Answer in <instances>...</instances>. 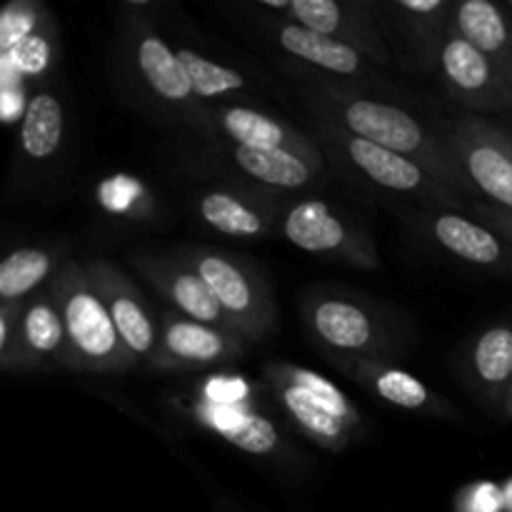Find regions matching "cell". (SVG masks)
Segmentation results:
<instances>
[{"mask_svg":"<svg viewBox=\"0 0 512 512\" xmlns=\"http://www.w3.org/2000/svg\"><path fill=\"white\" fill-rule=\"evenodd\" d=\"M303 103L315 120H323L355 138L370 140L380 148L405 155L420 168L428 170L435 180L463 195L465 200L470 198L468 188L455 168L448 143H445V130L435 133L423 120L415 118L400 105L368 98L355 88L335 83V80L320 78L305 83Z\"/></svg>","mask_w":512,"mask_h":512,"instance_id":"obj_1","label":"cell"},{"mask_svg":"<svg viewBox=\"0 0 512 512\" xmlns=\"http://www.w3.org/2000/svg\"><path fill=\"white\" fill-rule=\"evenodd\" d=\"M65 323V368L75 373H120L133 368L135 358L120 340L108 308L90 285L85 265L68 260L55 270L48 285Z\"/></svg>","mask_w":512,"mask_h":512,"instance_id":"obj_2","label":"cell"},{"mask_svg":"<svg viewBox=\"0 0 512 512\" xmlns=\"http://www.w3.org/2000/svg\"><path fill=\"white\" fill-rule=\"evenodd\" d=\"M315 135H318L315 140L320 143L323 153L335 160H343L348 168H353L360 178H365L378 190L400 195V198L420 200L425 203V210H460L470 205L463 195L435 180L428 170L420 168L405 155L380 148L370 140L355 138L323 120H315Z\"/></svg>","mask_w":512,"mask_h":512,"instance_id":"obj_3","label":"cell"},{"mask_svg":"<svg viewBox=\"0 0 512 512\" xmlns=\"http://www.w3.org/2000/svg\"><path fill=\"white\" fill-rule=\"evenodd\" d=\"M178 258L203 278L240 338L260 343L273 333L278 323L273 293L250 265L208 248H188Z\"/></svg>","mask_w":512,"mask_h":512,"instance_id":"obj_4","label":"cell"},{"mask_svg":"<svg viewBox=\"0 0 512 512\" xmlns=\"http://www.w3.org/2000/svg\"><path fill=\"white\" fill-rule=\"evenodd\" d=\"M278 233L298 250L333 263L375 270L380 255L373 238L353 220L335 213L325 200L303 198L285 205L278 220Z\"/></svg>","mask_w":512,"mask_h":512,"instance_id":"obj_5","label":"cell"},{"mask_svg":"<svg viewBox=\"0 0 512 512\" xmlns=\"http://www.w3.org/2000/svg\"><path fill=\"white\" fill-rule=\"evenodd\" d=\"M260 10L340 40L370 63L390 65V48L380 28V3L373 0H258Z\"/></svg>","mask_w":512,"mask_h":512,"instance_id":"obj_6","label":"cell"},{"mask_svg":"<svg viewBox=\"0 0 512 512\" xmlns=\"http://www.w3.org/2000/svg\"><path fill=\"white\" fill-rule=\"evenodd\" d=\"M443 130L470 198L483 195L485 203L512 213V155L498 143L493 120L463 113Z\"/></svg>","mask_w":512,"mask_h":512,"instance_id":"obj_7","label":"cell"},{"mask_svg":"<svg viewBox=\"0 0 512 512\" xmlns=\"http://www.w3.org/2000/svg\"><path fill=\"white\" fill-rule=\"evenodd\" d=\"M305 323L318 343L345 358H378L400 348L398 335L375 310L345 295H315L303 305Z\"/></svg>","mask_w":512,"mask_h":512,"instance_id":"obj_8","label":"cell"},{"mask_svg":"<svg viewBox=\"0 0 512 512\" xmlns=\"http://www.w3.org/2000/svg\"><path fill=\"white\" fill-rule=\"evenodd\" d=\"M438 70L445 90L470 115L488 118L512 110V85L453 25L445 38Z\"/></svg>","mask_w":512,"mask_h":512,"instance_id":"obj_9","label":"cell"},{"mask_svg":"<svg viewBox=\"0 0 512 512\" xmlns=\"http://www.w3.org/2000/svg\"><path fill=\"white\" fill-rule=\"evenodd\" d=\"M158 325V348L148 363L155 370L210 368L235 363L245 355V338L233 330L198 323L175 310H163Z\"/></svg>","mask_w":512,"mask_h":512,"instance_id":"obj_10","label":"cell"},{"mask_svg":"<svg viewBox=\"0 0 512 512\" xmlns=\"http://www.w3.org/2000/svg\"><path fill=\"white\" fill-rule=\"evenodd\" d=\"M85 273H88L93 290L108 308L120 340L135 358V363H150L155 348H158L160 325L153 320L133 280L120 273L108 260H90L85 263Z\"/></svg>","mask_w":512,"mask_h":512,"instance_id":"obj_11","label":"cell"},{"mask_svg":"<svg viewBox=\"0 0 512 512\" xmlns=\"http://www.w3.org/2000/svg\"><path fill=\"white\" fill-rule=\"evenodd\" d=\"M65 350H68V338H65L63 313L53 290L43 288L23 303L18 338L8 353L0 355V368L5 373L45 370L58 365L65 368Z\"/></svg>","mask_w":512,"mask_h":512,"instance_id":"obj_12","label":"cell"},{"mask_svg":"<svg viewBox=\"0 0 512 512\" xmlns=\"http://www.w3.org/2000/svg\"><path fill=\"white\" fill-rule=\"evenodd\" d=\"M188 410L200 428L243 453L258 458H275L283 453L285 440L280 428L250 400H215L198 393L190 400Z\"/></svg>","mask_w":512,"mask_h":512,"instance_id":"obj_13","label":"cell"},{"mask_svg":"<svg viewBox=\"0 0 512 512\" xmlns=\"http://www.w3.org/2000/svg\"><path fill=\"white\" fill-rule=\"evenodd\" d=\"M205 125L240 148L290 150L325 168V153L318 140L263 110L248 108V105H210L205 110Z\"/></svg>","mask_w":512,"mask_h":512,"instance_id":"obj_14","label":"cell"},{"mask_svg":"<svg viewBox=\"0 0 512 512\" xmlns=\"http://www.w3.org/2000/svg\"><path fill=\"white\" fill-rule=\"evenodd\" d=\"M418 220L438 248L463 263L512 278V245L490 225L468 218L460 210H425Z\"/></svg>","mask_w":512,"mask_h":512,"instance_id":"obj_15","label":"cell"},{"mask_svg":"<svg viewBox=\"0 0 512 512\" xmlns=\"http://www.w3.org/2000/svg\"><path fill=\"white\" fill-rule=\"evenodd\" d=\"M340 368L345 375L358 380L365 390L393 408L408 410V413L430 415L440 420H463L460 410L443 395L433 393L428 385L413 373L378 358H343Z\"/></svg>","mask_w":512,"mask_h":512,"instance_id":"obj_16","label":"cell"},{"mask_svg":"<svg viewBox=\"0 0 512 512\" xmlns=\"http://www.w3.org/2000/svg\"><path fill=\"white\" fill-rule=\"evenodd\" d=\"M133 268L173 305L175 313L198 320V323L213 325V328L233 330V323L223 313L203 278L190 265H185L178 255L175 258L140 255L133 260Z\"/></svg>","mask_w":512,"mask_h":512,"instance_id":"obj_17","label":"cell"},{"mask_svg":"<svg viewBox=\"0 0 512 512\" xmlns=\"http://www.w3.org/2000/svg\"><path fill=\"white\" fill-rule=\"evenodd\" d=\"M200 220L215 233L240 240L270 238L278 233L283 208L265 190H208L195 200Z\"/></svg>","mask_w":512,"mask_h":512,"instance_id":"obj_18","label":"cell"},{"mask_svg":"<svg viewBox=\"0 0 512 512\" xmlns=\"http://www.w3.org/2000/svg\"><path fill=\"white\" fill-rule=\"evenodd\" d=\"M265 385L270 388V393H273L280 410H283V413L288 415L290 423L298 428V433L305 435L308 440H313L320 448L340 453V450L348 448L355 440V435H358V430L350 428V425L343 423L340 418H335L333 413H328L308 390L300 388V385L285 373L283 363L265 365Z\"/></svg>","mask_w":512,"mask_h":512,"instance_id":"obj_19","label":"cell"},{"mask_svg":"<svg viewBox=\"0 0 512 512\" xmlns=\"http://www.w3.org/2000/svg\"><path fill=\"white\" fill-rule=\"evenodd\" d=\"M453 8V0H393L380 5V10L390 13L395 33L405 38V50L413 58L415 70L423 73L440 65Z\"/></svg>","mask_w":512,"mask_h":512,"instance_id":"obj_20","label":"cell"},{"mask_svg":"<svg viewBox=\"0 0 512 512\" xmlns=\"http://www.w3.org/2000/svg\"><path fill=\"white\" fill-rule=\"evenodd\" d=\"M273 20L270 28H273L275 43L295 58L298 63L310 65V68L320 70V73L338 75V78L348 80H365L373 78L375 68L378 65L370 63L363 53H358L350 45L340 43V40L328 38V35H320L315 30L303 28V25L288 23V20L280 18H268Z\"/></svg>","mask_w":512,"mask_h":512,"instance_id":"obj_21","label":"cell"},{"mask_svg":"<svg viewBox=\"0 0 512 512\" xmlns=\"http://www.w3.org/2000/svg\"><path fill=\"white\" fill-rule=\"evenodd\" d=\"M450 25L480 50L512 85V10L495 0L455 3Z\"/></svg>","mask_w":512,"mask_h":512,"instance_id":"obj_22","label":"cell"},{"mask_svg":"<svg viewBox=\"0 0 512 512\" xmlns=\"http://www.w3.org/2000/svg\"><path fill=\"white\" fill-rule=\"evenodd\" d=\"M465 375L473 393L500 413L512 388V323L493 325L470 343Z\"/></svg>","mask_w":512,"mask_h":512,"instance_id":"obj_23","label":"cell"},{"mask_svg":"<svg viewBox=\"0 0 512 512\" xmlns=\"http://www.w3.org/2000/svg\"><path fill=\"white\" fill-rule=\"evenodd\" d=\"M135 65L143 75L145 85L165 103L188 108L193 105V85L178 58V50L168 45L163 35L150 28H140L135 33Z\"/></svg>","mask_w":512,"mask_h":512,"instance_id":"obj_24","label":"cell"},{"mask_svg":"<svg viewBox=\"0 0 512 512\" xmlns=\"http://www.w3.org/2000/svg\"><path fill=\"white\" fill-rule=\"evenodd\" d=\"M230 160L250 180L273 190H305L313 188L325 175V168L310 163L303 155L290 150L240 148L230 145Z\"/></svg>","mask_w":512,"mask_h":512,"instance_id":"obj_25","label":"cell"},{"mask_svg":"<svg viewBox=\"0 0 512 512\" xmlns=\"http://www.w3.org/2000/svg\"><path fill=\"white\" fill-rule=\"evenodd\" d=\"M63 103L50 90H35L28 98L20 123V150L30 160H48L63 145Z\"/></svg>","mask_w":512,"mask_h":512,"instance_id":"obj_26","label":"cell"},{"mask_svg":"<svg viewBox=\"0 0 512 512\" xmlns=\"http://www.w3.org/2000/svg\"><path fill=\"white\" fill-rule=\"evenodd\" d=\"M55 255L43 248H18L5 255L0 263V300L3 303H25L53 280Z\"/></svg>","mask_w":512,"mask_h":512,"instance_id":"obj_27","label":"cell"},{"mask_svg":"<svg viewBox=\"0 0 512 512\" xmlns=\"http://www.w3.org/2000/svg\"><path fill=\"white\" fill-rule=\"evenodd\" d=\"M178 58L183 63L185 73H188L193 95L198 100H220L225 95L243 93L248 88V80H245L243 73L223 63H215V60L195 53V50L178 48Z\"/></svg>","mask_w":512,"mask_h":512,"instance_id":"obj_28","label":"cell"},{"mask_svg":"<svg viewBox=\"0 0 512 512\" xmlns=\"http://www.w3.org/2000/svg\"><path fill=\"white\" fill-rule=\"evenodd\" d=\"M283 368H285V373H288L290 378L300 385V388L308 390V393L313 395V398L318 400V403L323 405L328 413H333L335 418H340L343 423H348L350 428L360 430L363 418H360L358 408L350 403V398L338 388V385H333L328 378H323L320 373H315V370L300 368V365L283 363Z\"/></svg>","mask_w":512,"mask_h":512,"instance_id":"obj_29","label":"cell"},{"mask_svg":"<svg viewBox=\"0 0 512 512\" xmlns=\"http://www.w3.org/2000/svg\"><path fill=\"white\" fill-rule=\"evenodd\" d=\"M40 8L35 3H10L5 5L3 18H0V50L15 53L28 38H33V30L38 25Z\"/></svg>","mask_w":512,"mask_h":512,"instance_id":"obj_30","label":"cell"},{"mask_svg":"<svg viewBox=\"0 0 512 512\" xmlns=\"http://www.w3.org/2000/svg\"><path fill=\"white\" fill-rule=\"evenodd\" d=\"M458 512H505L503 490L490 483H480L470 488V498H458Z\"/></svg>","mask_w":512,"mask_h":512,"instance_id":"obj_31","label":"cell"},{"mask_svg":"<svg viewBox=\"0 0 512 512\" xmlns=\"http://www.w3.org/2000/svg\"><path fill=\"white\" fill-rule=\"evenodd\" d=\"M468 208L473 210V215L480 220V223L490 225L495 233L503 235V238L512 245V213L510 210L498 208V205H490V203H485V200H475V203H470Z\"/></svg>","mask_w":512,"mask_h":512,"instance_id":"obj_32","label":"cell"},{"mask_svg":"<svg viewBox=\"0 0 512 512\" xmlns=\"http://www.w3.org/2000/svg\"><path fill=\"white\" fill-rule=\"evenodd\" d=\"M495 135H498V143L503 145V148L512 155V133H510V130H505L503 125L495 123Z\"/></svg>","mask_w":512,"mask_h":512,"instance_id":"obj_33","label":"cell"},{"mask_svg":"<svg viewBox=\"0 0 512 512\" xmlns=\"http://www.w3.org/2000/svg\"><path fill=\"white\" fill-rule=\"evenodd\" d=\"M500 418H503V420H512V388H510L508 398H505L503 410H500Z\"/></svg>","mask_w":512,"mask_h":512,"instance_id":"obj_34","label":"cell"},{"mask_svg":"<svg viewBox=\"0 0 512 512\" xmlns=\"http://www.w3.org/2000/svg\"><path fill=\"white\" fill-rule=\"evenodd\" d=\"M503 495H505V512H512V480L505 485Z\"/></svg>","mask_w":512,"mask_h":512,"instance_id":"obj_35","label":"cell"},{"mask_svg":"<svg viewBox=\"0 0 512 512\" xmlns=\"http://www.w3.org/2000/svg\"><path fill=\"white\" fill-rule=\"evenodd\" d=\"M505 120H508V125H503V128L510 130V133H512V110H510V113H505Z\"/></svg>","mask_w":512,"mask_h":512,"instance_id":"obj_36","label":"cell"},{"mask_svg":"<svg viewBox=\"0 0 512 512\" xmlns=\"http://www.w3.org/2000/svg\"><path fill=\"white\" fill-rule=\"evenodd\" d=\"M508 5H510V10H512V0H510V3H508Z\"/></svg>","mask_w":512,"mask_h":512,"instance_id":"obj_37","label":"cell"}]
</instances>
